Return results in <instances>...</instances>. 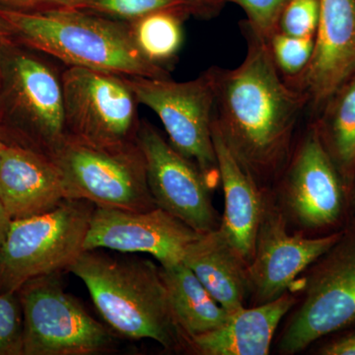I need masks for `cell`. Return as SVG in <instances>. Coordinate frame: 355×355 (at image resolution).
Returning a JSON list of instances; mask_svg holds the SVG:
<instances>
[{
  "instance_id": "obj_23",
  "label": "cell",
  "mask_w": 355,
  "mask_h": 355,
  "mask_svg": "<svg viewBox=\"0 0 355 355\" xmlns=\"http://www.w3.org/2000/svg\"><path fill=\"white\" fill-rule=\"evenodd\" d=\"M67 8L97 14L121 22L130 23L155 11H176L186 16L196 15L188 0H72Z\"/></svg>"
},
{
  "instance_id": "obj_15",
  "label": "cell",
  "mask_w": 355,
  "mask_h": 355,
  "mask_svg": "<svg viewBox=\"0 0 355 355\" xmlns=\"http://www.w3.org/2000/svg\"><path fill=\"white\" fill-rule=\"evenodd\" d=\"M355 73V0H320V19L309 64L287 81L320 110Z\"/></svg>"
},
{
  "instance_id": "obj_17",
  "label": "cell",
  "mask_w": 355,
  "mask_h": 355,
  "mask_svg": "<svg viewBox=\"0 0 355 355\" xmlns=\"http://www.w3.org/2000/svg\"><path fill=\"white\" fill-rule=\"evenodd\" d=\"M297 296L288 291L270 302L247 306L231 312L214 330L193 336L189 354L198 355H268L282 319L295 305Z\"/></svg>"
},
{
  "instance_id": "obj_11",
  "label": "cell",
  "mask_w": 355,
  "mask_h": 355,
  "mask_svg": "<svg viewBox=\"0 0 355 355\" xmlns=\"http://www.w3.org/2000/svg\"><path fill=\"white\" fill-rule=\"evenodd\" d=\"M62 81L67 135L103 147L137 141L139 103L125 77L69 67Z\"/></svg>"
},
{
  "instance_id": "obj_22",
  "label": "cell",
  "mask_w": 355,
  "mask_h": 355,
  "mask_svg": "<svg viewBox=\"0 0 355 355\" xmlns=\"http://www.w3.org/2000/svg\"><path fill=\"white\" fill-rule=\"evenodd\" d=\"M176 11H155L128 23L140 53L153 64L165 67L177 57L183 44V21Z\"/></svg>"
},
{
  "instance_id": "obj_31",
  "label": "cell",
  "mask_w": 355,
  "mask_h": 355,
  "mask_svg": "<svg viewBox=\"0 0 355 355\" xmlns=\"http://www.w3.org/2000/svg\"><path fill=\"white\" fill-rule=\"evenodd\" d=\"M11 221L12 220H11L10 216L7 214L6 207L0 200V245L6 240Z\"/></svg>"
},
{
  "instance_id": "obj_7",
  "label": "cell",
  "mask_w": 355,
  "mask_h": 355,
  "mask_svg": "<svg viewBox=\"0 0 355 355\" xmlns=\"http://www.w3.org/2000/svg\"><path fill=\"white\" fill-rule=\"evenodd\" d=\"M94 203L67 198L51 211L11 221L0 245V293L67 270L84 250Z\"/></svg>"
},
{
  "instance_id": "obj_26",
  "label": "cell",
  "mask_w": 355,
  "mask_h": 355,
  "mask_svg": "<svg viewBox=\"0 0 355 355\" xmlns=\"http://www.w3.org/2000/svg\"><path fill=\"white\" fill-rule=\"evenodd\" d=\"M320 19V0H289L279 22V31L297 38L315 37Z\"/></svg>"
},
{
  "instance_id": "obj_1",
  "label": "cell",
  "mask_w": 355,
  "mask_h": 355,
  "mask_svg": "<svg viewBox=\"0 0 355 355\" xmlns=\"http://www.w3.org/2000/svg\"><path fill=\"white\" fill-rule=\"evenodd\" d=\"M247 53L239 67H212L216 83L214 125L245 172L272 190L286 169L309 99L287 83L268 42L245 23Z\"/></svg>"
},
{
  "instance_id": "obj_2",
  "label": "cell",
  "mask_w": 355,
  "mask_h": 355,
  "mask_svg": "<svg viewBox=\"0 0 355 355\" xmlns=\"http://www.w3.org/2000/svg\"><path fill=\"white\" fill-rule=\"evenodd\" d=\"M83 280L107 324L130 340H153L171 352L189 354L160 266L146 259L85 250L67 268Z\"/></svg>"
},
{
  "instance_id": "obj_13",
  "label": "cell",
  "mask_w": 355,
  "mask_h": 355,
  "mask_svg": "<svg viewBox=\"0 0 355 355\" xmlns=\"http://www.w3.org/2000/svg\"><path fill=\"white\" fill-rule=\"evenodd\" d=\"M137 141L146 163L147 182L157 207L203 234L219 228L221 217L207 179L147 121H140Z\"/></svg>"
},
{
  "instance_id": "obj_10",
  "label": "cell",
  "mask_w": 355,
  "mask_h": 355,
  "mask_svg": "<svg viewBox=\"0 0 355 355\" xmlns=\"http://www.w3.org/2000/svg\"><path fill=\"white\" fill-rule=\"evenodd\" d=\"M123 77L139 104L153 110L162 121L170 144L198 166L212 190L216 188L220 184V175L212 140L216 105L212 67L186 83Z\"/></svg>"
},
{
  "instance_id": "obj_24",
  "label": "cell",
  "mask_w": 355,
  "mask_h": 355,
  "mask_svg": "<svg viewBox=\"0 0 355 355\" xmlns=\"http://www.w3.org/2000/svg\"><path fill=\"white\" fill-rule=\"evenodd\" d=\"M315 37L297 38L277 31L268 41L277 69L286 81L298 78L309 64L314 51Z\"/></svg>"
},
{
  "instance_id": "obj_25",
  "label": "cell",
  "mask_w": 355,
  "mask_h": 355,
  "mask_svg": "<svg viewBox=\"0 0 355 355\" xmlns=\"http://www.w3.org/2000/svg\"><path fill=\"white\" fill-rule=\"evenodd\" d=\"M0 355H23V312L18 292L0 293Z\"/></svg>"
},
{
  "instance_id": "obj_14",
  "label": "cell",
  "mask_w": 355,
  "mask_h": 355,
  "mask_svg": "<svg viewBox=\"0 0 355 355\" xmlns=\"http://www.w3.org/2000/svg\"><path fill=\"white\" fill-rule=\"evenodd\" d=\"M200 235L160 207L128 211L96 207L84 250L148 254L161 266H167L182 263L187 250Z\"/></svg>"
},
{
  "instance_id": "obj_12",
  "label": "cell",
  "mask_w": 355,
  "mask_h": 355,
  "mask_svg": "<svg viewBox=\"0 0 355 355\" xmlns=\"http://www.w3.org/2000/svg\"><path fill=\"white\" fill-rule=\"evenodd\" d=\"M340 234L342 230L318 237L291 232L272 191L266 190L254 256L248 266V304H266L291 291L299 275L326 253Z\"/></svg>"
},
{
  "instance_id": "obj_20",
  "label": "cell",
  "mask_w": 355,
  "mask_h": 355,
  "mask_svg": "<svg viewBox=\"0 0 355 355\" xmlns=\"http://www.w3.org/2000/svg\"><path fill=\"white\" fill-rule=\"evenodd\" d=\"M160 268L173 312L189 342L227 321L231 312L217 302L183 261Z\"/></svg>"
},
{
  "instance_id": "obj_32",
  "label": "cell",
  "mask_w": 355,
  "mask_h": 355,
  "mask_svg": "<svg viewBox=\"0 0 355 355\" xmlns=\"http://www.w3.org/2000/svg\"><path fill=\"white\" fill-rule=\"evenodd\" d=\"M7 38L6 34V30H4L3 24H2L1 20H0V60H1V49L2 44ZM0 83H1V65H0Z\"/></svg>"
},
{
  "instance_id": "obj_8",
  "label": "cell",
  "mask_w": 355,
  "mask_h": 355,
  "mask_svg": "<svg viewBox=\"0 0 355 355\" xmlns=\"http://www.w3.org/2000/svg\"><path fill=\"white\" fill-rule=\"evenodd\" d=\"M50 157L62 175L67 198L128 211L157 207L147 182L146 158L137 141L103 147L67 135Z\"/></svg>"
},
{
  "instance_id": "obj_3",
  "label": "cell",
  "mask_w": 355,
  "mask_h": 355,
  "mask_svg": "<svg viewBox=\"0 0 355 355\" xmlns=\"http://www.w3.org/2000/svg\"><path fill=\"white\" fill-rule=\"evenodd\" d=\"M0 20L9 39L67 67L169 78L165 67L140 53L128 23L71 8L32 13L0 10Z\"/></svg>"
},
{
  "instance_id": "obj_9",
  "label": "cell",
  "mask_w": 355,
  "mask_h": 355,
  "mask_svg": "<svg viewBox=\"0 0 355 355\" xmlns=\"http://www.w3.org/2000/svg\"><path fill=\"white\" fill-rule=\"evenodd\" d=\"M17 292L23 355H94L116 347V334L64 291L58 272L29 280Z\"/></svg>"
},
{
  "instance_id": "obj_28",
  "label": "cell",
  "mask_w": 355,
  "mask_h": 355,
  "mask_svg": "<svg viewBox=\"0 0 355 355\" xmlns=\"http://www.w3.org/2000/svg\"><path fill=\"white\" fill-rule=\"evenodd\" d=\"M72 0H0V10L32 13L67 8Z\"/></svg>"
},
{
  "instance_id": "obj_6",
  "label": "cell",
  "mask_w": 355,
  "mask_h": 355,
  "mask_svg": "<svg viewBox=\"0 0 355 355\" xmlns=\"http://www.w3.org/2000/svg\"><path fill=\"white\" fill-rule=\"evenodd\" d=\"M0 65V121L16 137L12 144L51 156L67 137L62 73L8 37Z\"/></svg>"
},
{
  "instance_id": "obj_18",
  "label": "cell",
  "mask_w": 355,
  "mask_h": 355,
  "mask_svg": "<svg viewBox=\"0 0 355 355\" xmlns=\"http://www.w3.org/2000/svg\"><path fill=\"white\" fill-rule=\"evenodd\" d=\"M212 140L224 193L219 230L248 266L253 259L257 232L263 209L265 191L245 172L212 123Z\"/></svg>"
},
{
  "instance_id": "obj_5",
  "label": "cell",
  "mask_w": 355,
  "mask_h": 355,
  "mask_svg": "<svg viewBox=\"0 0 355 355\" xmlns=\"http://www.w3.org/2000/svg\"><path fill=\"white\" fill-rule=\"evenodd\" d=\"M270 191L289 230L308 237L338 232L355 214V193L343 182L313 123L298 133L286 169Z\"/></svg>"
},
{
  "instance_id": "obj_29",
  "label": "cell",
  "mask_w": 355,
  "mask_h": 355,
  "mask_svg": "<svg viewBox=\"0 0 355 355\" xmlns=\"http://www.w3.org/2000/svg\"><path fill=\"white\" fill-rule=\"evenodd\" d=\"M322 355H355V329L334 338L318 350Z\"/></svg>"
},
{
  "instance_id": "obj_30",
  "label": "cell",
  "mask_w": 355,
  "mask_h": 355,
  "mask_svg": "<svg viewBox=\"0 0 355 355\" xmlns=\"http://www.w3.org/2000/svg\"><path fill=\"white\" fill-rule=\"evenodd\" d=\"M195 8L197 16L210 17L218 12L227 0H188Z\"/></svg>"
},
{
  "instance_id": "obj_16",
  "label": "cell",
  "mask_w": 355,
  "mask_h": 355,
  "mask_svg": "<svg viewBox=\"0 0 355 355\" xmlns=\"http://www.w3.org/2000/svg\"><path fill=\"white\" fill-rule=\"evenodd\" d=\"M0 200L11 220H17L51 211L67 198L50 156L7 144L0 160Z\"/></svg>"
},
{
  "instance_id": "obj_21",
  "label": "cell",
  "mask_w": 355,
  "mask_h": 355,
  "mask_svg": "<svg viewBox=\"0 0 355 355\" xmlns=\"http://www.w3.org/2000/svg\"><path fill=\"white\" fill-rule=\"evenodd\" d=\"M319 111L313 125L343 182L355 193V73Z\"/></svg>"
},
{
  "instance_id": "obj_27",
  "label": "cell",
  "mask_w": 355,
  "mask_h": 355,
  "mask_svg": "<svg viewBox=\"0 0 355 355\" xmlns=\"http://www.w3.org/2000/svg\"><path fill=\"white\" fill-rule=\"evenodd\" d=\"M241 6L247 14V24L257 35L270 41L279 31L280 15L289 0H227Z\"/></svg>"
},
{
  "instance_id": "obj_33",
  "label": "cell",
  "mask_w": 355,
  "mask_h": 355,
  "mask_svg": "<svg viewBox=\"0 0 355 355\" xmlns=\"http://www.w3.org/2000/svg\"><path fill=\"white\" fill-rule=\"evenodd\" d=\"M6 146L7 142L6 140L2 139L1 135H0V160H1L2 153H3V150L6 149Z\"/></svg>"
},
{
  "instance_id": "obj_4",
  "label": "cell",
  "mask_w": 355,
  "mask_h": 355,
  "mask_svg": "<svg viewBox=\"0 0 355 355\" xmlns=\"http://www.w3.org/2000/svg\"><path fill=\"white\" fill-rule=\"evenodd\" d=\"M297 296L279 340V354H300L320 338L355 324V214L342 234L299 275Z\"/></svg>"
},
{
  "instance_id": "obj_19",
  "label": "cell",
  "mask_w": 355,
  "mask_h": 355,
  "mask_svg": "<svg viewBox=\"0 0 355 355\" xmlns=\"http://www.w3.org/2000/svg\"><path fill=\"white\" fill-rule=\"evenodd\" d=\"M183 263L228 312L249 302L248 263L218 228L198 236L187 250Z\"/></svg>"
}]
</instances>
